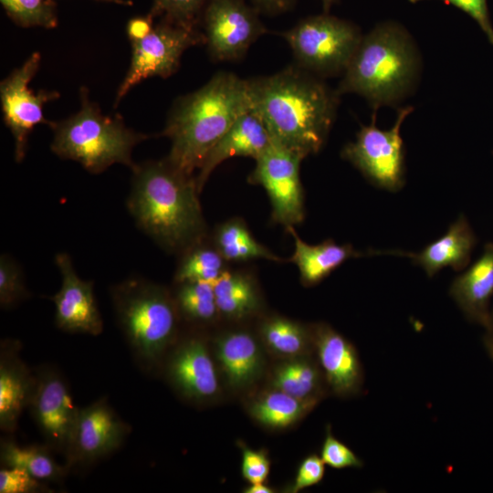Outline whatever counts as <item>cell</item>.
<instances>
[{
  "label": "cell",
  "instance_id": "obj_4",
  "mask_svg": "<svg viewBox=\"0 0 493 493\" xmlns=\"http://www.w3.org/2000/svg\"><path fill=\"white\" fill-rule=\"evenodd\" d=\"M420 71L421 57L410 33L395 21H384L362 36L337 91L363 97L376 112L407 98Z\"/></svg>",
  "mask_w": 493,
  "mask_h": 493
},
{
  "label": "cell",
  "instance_id": "obj_10",
  "mask_svg": "<svg viewBox=\"0 0 493 493\" xmlns=\"http://www.w3.org/2000/svg\"><path fill=\"white\" fill-rule=\"evenodd\" d=\"M260 13L245 0H207L200 24L212 60L236 61L267 32Z\"/></svg>",
  "mask_w": 493,
  "mask_h": 493
},
{
  "label": "cell",
  "instance_id": "obj_42",
  "mask_svg": "<svg viewBox=\"0 0 493 493\" xmlns=\"http://www.w3.org/2000/svg\"><path fill=\"white\" fill-rule=\"evenodd\" d=\"M484 343L490 358L493 360V331L492 330L487 331V334L484 338Z\"/></svg>",
  "mask_w": 493,
  "mask_h": 493
},
{
  "label": "cell",
  "instance_id": "obj_35",
  "mask_svg": "<svg viewBox=\"0 0 493 493\" xmlns=\"http://www.w3.org/2000/svg\"><path fill=\"white\" fill-rule=\"evenodd\" d=\"M320 457L325 465L336 469L360 468L363 466L362 459L348 446L338 440L330 427L321 446Z\"/></svg>",
  "mask_w": 493,
  "mask_h": 493
},
{
  "label": "cell",
  "instance_id": "obj_7",
  "mask_svg": "<svg viewBox=\"0 0 493 493\" xmlns=\"http://www.w3.org/2000/svg\"><path fill=\"white\" fill-rule=\"evenodd\" d=\"M279 35L295 64L321 79L343 74L362 38L358 26L324 12L300 19Z\"/></svg>",
  "mask_w": 493,
  "mask_h": 493
},
{
  "label": "cell",
  "instance_id": "obj_27",
  "mask_svg": "<svg viewBox=\"0 0 493 493\" xmlns=\"http://www.w3.org/2000/svg\"><path fill=\"white\" fill-rule=\"evenodd\" d=\"M318 402L301 400L275 389L254 401L250 414L261 425L281 429L301 419Z\"/></svg>",
  "mask_w": 493,
  "mask_h": 493
},
{
  "label": "cell",
  "instance_id": "obj_36",
  "mask_svg": "<svg viewBox=\"0 0 493 493\" xmlns=\"http://www.w3.org/2000/svg\"><path fill=\"white\" fill-rule=\"evenodd\" d=\"M48 489L45 482L23 468L5 467L0 471V493H37Z\"/></svg>",
  "mask_w": 493,
  "mask_h": 493
},
{
  "label": "cell",
  "instance_id": "obj_44",
  "mask_svg": "<svg viewBox=\"0 0 493 493\" xmlns=\"http://www.w3.org/2000/svg\"><path fill=\"white\" fill-rule=\"evenodd\" d=\"M100 1H106V2L115 3L119 5H131V2L126 1V0H100Z\"/></svg>",
  "mask_w": 493,
  "mask_h": 493
},
{
  "label": "cell",
  "instance_id": "obj_16",
  "mask_svg": "<svg viewBox=\"0 0 493 493\" xmlns=\"http://www.w3.org/2000/svg\"><path fill=\"white\" fill-rule=\"evenodd\" d=\"M166 375L178 393L194 402L207 401L219 390L214 361L199 337L187 338L174 348L166 363Z\"/></svg>",
  "mask_w": 493,
  "mask_h": 493
},
{
  "label": "cell",
  "instance_id": "obj_33",
  "mask_svg": "<svg viewBox=\"0 0 493 493\" xmlns=\"http://www.w3.org/2000/svg\"><path fill=\"white\" fill-rule=\"evenodd\" d=\"M207 0H153L148 14L152 19L197 27Z\"/></svg>",
  "mask_w": 493,
  "mask_h": 493
},
{
  "label": "cell",
  "instance_id": "obj_5",
  "mask_svg": "<svg viewBox=\"0 0 493 493\" xmlns=\"http://www.w3.org/2000/svg\"><path fill=\"white\" fill-rule=\"evenodd\" d=\"M81 107L74 115L51 126L52 152L61 159L79 163L89 173L98 174L114 163L131 170L133 148L148 136L126 127L120 116L102 114L88 90H80Z\"/></svg>",
  "mask_w": 493,
  "mask_h": 493
},
{
  "label": "cell",
  "instance_id": "obj_37",
  "mask_svg": "<svg viewBox=\"0 0 493 493\" xmlns=\"http://www.w3.org/2000/svg\"><path fill=\"white\" fill-rule=\"evenodd\" d=\"M269 469L270 462L265 452L243 446L241 472L249 484L264 483Z\"/></svg>",
  "mask_w": 493,
  "mask_h": 493
},
{
  "label": "cell",
  "instance_id": "obj_41",
  "mask_svg": "<svg viewBox=\"0 0 493 493\" xmlns=\"http://www.w3.org/2000/svg\"><path fill=\"white\" fill-rule=\"evenodd\" d=\"M244 492L246 493H272L274 492V490L270 487L266 486L264 483H254L246 487Z\"/></svg>",
  "mask_w": 493,
  "mask_h": 493
},
{
  "label": "cell",
  "instance_id": "obj_39",
  "mask_svg": "<svg viewBox=\"0 0 493 493\" xmlns=\"http://www.w3.org/2000/svg\"><path fill=\"white\" fill-rule=\"evenodd\" d=\"M324 473L325 463L321 457L317 455H309L300 463L295 480L288 491L296 493L320 483Z\"/></svg>",
  "mask_w": 493,
  "mask_h": 493
},
{
  "label": "cell",
  "instance_id": "obj_28",
  "mask_svg": "<svg viewBox=\"0 0 493 493\" xmlns=\"http://www.w3.org/2000/svg\"><path fill=\"white\" fill-rule=\"evenodd\" d=\"M215 248L229 261L263 258L281 262V258L258 243L244 222L232 219L219 226L215 233Z\"/></svg>",
  "mask_w": 493,
  "mask_h": 493
},
{
  "label": "cell",
  "instance_id": "obj_1",
  "mask_svg": "<svg viewBox=\"0 0 493 493\" xmlns=\"http://www.w3.org/2000/svg\"><path fill=\"white\" fill-rule=\"evenodd\" d=\"M251 110L271 140L306 158L320 152L335 121L341 95L296 64L247 79Z\"/></svg>",
  "mask_w": 493,
  "mask_h": 493
},
{
  "label": "cell",
  "instance_id": "obj_25",
  "mask_svg": "<svg viewBox=\"0 0 493 493\" xmlns=\"http://www.w3.org/2000/svg\"><path fill=\"white\" fill-rule=\"evenodd\" d=\"M49 446H19L12 440H2L0 456L5 467H20L43 482H61L68 467L59 465Z\"/></svg>",
  "mask_w": 493,
  "mask_h": 493
},
{
  "label": "cell",
  "instance_id": "obj_34",
  "mask_svg": "<svg viewBox=\"0 0 493 493\" xmlns=\"http://www.w3.org/2000/svg\"><path fill=\"white\" fill-rule=\"evenodd\" d=\"M29 297L18 263L7 254L0 257V306L11 309Z\"/></svg>",
  "mask_w": 493,
  "mask_h": 493
},
{
  "label": "cell",
  "instance_id": "obj_9",
  "mask_svg": "<svg viewBox=\"0 0 493 493\" xmlns=\"http://www.w3.org/2000/svg\"><path fill=\"white\" fill-rule=\"evenodd\" d=\"M130 40L132 47L131 66L117 91L115 106L142 80L155 76L165 79L173 75L186 49L205 44L204 33L197 27L165 20L153 24L142 37Z\"/></svg>",
  "mask_w": 493,
  "mask_h": 493
},
{
  "label": "cell",
  "instance_id": "obj_30",
  "mask_svg": "<svg viewBox=\"0 0 493 493\" xmlns=\"http://www.w3.org/2000/svg\"><path fill=\"white\" fill-rule=\"evenodd\" d=\"M225 258L216 248L198 242L184 251L175 272L176 283L208 282L214 284L225 272Z\"/></svg>",
  "mask_w": 493,
  "mask_h": 493
},
{
  "label": "cell",
  "instance_id": "obj_43",
  "mask_svg": "<svg viewBox=\"0 0 493 493\" xmlns=\"http://www.w3.org/2000/svg\"><path fill=\"white\" fill-rule=\"evenodd\" d=\"M324 13H329L330 8L339 2V0H320Z\"/></svg>",
  "mask_w": 493,
  "mask_h": 493
},
{
  "label": "cell",
  "instance_id": "obj_45",
  "mask_svg": "<svg viewBox=\"0 0 493 493\" xmlns=\"http://www.w3.org/2000/svg\"><path fill=\"white\" fill-rule=\"evenodd\" d=\"M492 330L493 331V309L490 311V328L487 331Z\"/></svg>",
  "mask_w": 493,
  "mask_h": 493
},
{
  "label": "cell",
  "instance_id": "obj_8",
  "mask_svg": "<svg viewBox=\"0 0 493 493\" xmlns=\"http://www.w3.org/2000/svg\"><path fill=\"white\" fill-rule=\"evenodd\" d=\"M412 106L399 108L394 125L389 130L376 127V112L372 122L362 126L354 142L347 143L341 157L349 161L374 185L397 191L404 183V149L400 133Z\"/></svg>",
  "mask_w": 493,
  "mask_h": 493
},
{
  "label": "cell",
  "instance_id": "obj_32",
  "mask_svg": "<svg viewBox=\"0 0 493 493\" xmlns=\"http://www.w3.org/2000/svg\"><path fill=\"white\" fill-rule=\"evenodd\" d=\"M8 16L24 27L53 28L58 25L56 5L52 0H0Z\"/></svg>",
  "mask_w": 493,
  "mask_h": 493
},
{
  "label": "cell",
  "instance_id": "obj_15",
  "mask_svg": "<svg viewBox=\"0 0 493 493\" xmlns=\"http://www.w3.org/2000/svg\"><path fill=\"white\" fill-rule=\"evenodd\" d=\"M55 263L62 278L59 290L50 298L55 304L57 327L71 333L100 334L103 320L94 296L93 282L79 277L68 254H57Z\"/></svg>",
  "mask_w": 493,
  "mask_h": 493
},
{
  "label": "cell",
  "instance_id": "obj_2",
  "mask_svg": "<svg viewBox=\"0 0 493 493\" xmlns=\"http://www.w3.org/2000/svg\"><path fill=\"white\" fill-rule=\"evenodd\" d=\"M127 207L142 231L172 252L202 241L205 222L195 177L167 158L137 164Z\"/></svg>",
  "mask_w": 493,
  "mask_h": 493
},
{
  "label": "cell",
  "instance_id": "obj_23",
  "mask_svg": "<svg viewBox=\"0 0 493 493\" xmlns=\"http://www.w3.org/2000/svg\"><path fill=\"white\" fill-rule=\"evenodd\" d=\"M287 230L294 238L291 261L298 267L305 286L318 284L346 260L364 256V253L356 251L349 244L338 245L330 239L318 245H309L301 240L293 226Z\"/></svg>",
  "mask_w": 493,
  "mask_h": 493
},
{
  "label": "cell",
  "instance_id": "obj_29",
  "mask_svg": "<svg viewBox=\"0 0 493 493\" xmlns=\"http://www.w3.org/2000/svg\"><path fill=\"white\" fill-rule=\"evenodd\" d=\"M264 343L275 354L284 357L304 355L311 342L312 334L301 324L283 318L273 317L261 326Z\"/></svg>",
  "mask_w": 493,
  "mask_h": 493
},
{
  "label": "cell",
  "instance_id": "obj_18",
  "mask_svg": "<svg viewBox=\"0 0 493 493\" xmlns=\"http://www.w3.org/2000/svg\"><path fill=\"white\" fill-rule=\"evenodd\" d=\"M17 341L5 340L0 351V428L16 430L24 409L29 406L36 387L37 375L19 355Z\"/></svg>",
  "mask_w": 493,
  "mask_h": 493
},
{
  "label": "cell",
  "instance_id": "obj_14",
  "mask_svg": "<svg viewBox=\"0 0 493 493\" xmlns=\"http://www.w3.org/2000/svg\"><path fill=\"white\" fill-rule=\"evenodd\" d=\"M130 427L105 398L79 410L71 443L67 453L68 469L75 465L91 464L118 449Z\"/></svg>",
  "mask_w": 493,
  "mask_h": 493
},
{
  "label": "cell",
  "instance_id": "obj_40",
  "mask_svg": "<svg viewBox=\"0 0 493 493\" xmlns=\"http://www.w3.org/2000/svg\"><path fill=\"white\" fill-rule=\"evenodd\" d=\"M260 14L278 16L291 10L298 0H249Z\"/></svg>",
  "mask_w": 493,
  "mask_h": 493
},
{
  "label": "cell",
  "instance_id": "obj_6",
  "mask_svg": "<svg viewBox=\"0 0 493 493\" xmlns=\"http://www.w3.org/2000/svg\"><path fill=\"white\" fill-rule=\"evenodd\" d=\"M110 295L135 357L142 367L152 368L176 335L179 312L174 299L163 286L137 277L112 286Z\"/></svg>",
  "mask_w": 493,
  "mask_h": 493
},
{
  "label": "cell",
  "instance_id": "obj_31",
  "mask_svg": "<svg viewBox=\"0 0 493 493\" xmlns=\"http://www.w3.org/2000/svg\"><path fill=\"white\" fill-rule=\"evenodd\" d=\"M174 301L179 314L194 322L206 323L219 314L214 284L208 282L177 283Z\"/></svg>",
  "mask_w": 493,
  "mask_h": 493
},
{
  "label": "cell",
  "instance_id": "obj_38",
  "mask_svg": "<svg viewBox=\"0 0 493 493\" xmlns=\"http://www.w3.org/2000/svg\"><path fill=\"white\" fill-rule=\"evenodd\" d=\"M416 4L426 0H408ZM450 4L472 17L487 36L490 44L493 45V26L490 21L487 0H441Z\"/></svg>",
  "mask_w": 493,
  "mask_h": 493
},
{
  "label": "cell",
  "instance_id": "obj_11",
  "mask_svg": "<svg viewBox=\"0 0 493 493\" xmlns=\"http://www.w3.org/2000/svg\"><path fill=\"white\" fill-rule=\"evenodd\" d=\"M303 159L299 153L272 141L256 159V166L249 176L252 184L266 190L274 221L286 228L304 219V194L299 177Z\"/></svg>",
  "mask_w": 493,
  "mask_h": 493
},
{
  "label": "cell",
  "instance_id": "obj_26",
  "mask_svg": "<svg viewBox=\"0 0 493 493\" xmlns=\"http://www.w3.org/2000/svg\"><path fill=\"white\" fill-rule=\"evenodd\" d=\"M219 314L231 319H242L259 307V296L253 279L242 273L226 271L215 283Z\"/></svg>",
  "mask_w": 493,
  "mask_h": 493
},
{
  "label": "cell",
  "instance_id": "obj_21",
  "mask_svg": "<svg viewBox=\"0 0 493 493\" xmlns=\"http://www.w3.org/2000/svg\"><path fill=\"white\" fill-rule=\"evenodd\" d=\"M215 356L227 383L241 390L253 384L264 367V357L255 337L245 330H233L215 341Z\"/></svg>",
  "mask_w": 493,
  "mask_h": 493
},
{
  "label": "cell",
  "instance_id": "obj_12",
  "mask_svg": "<svg viewBox=\"0 0 493 493\" xmlns=\"http://www.w3.org/2000/svg\"><path fill=\"white\" fill-rule=\"evenodd\" d=\"M40 59L38 52L33 53L0 84L4 121L14 137L15 159L17 163L25 158L27 139L34 127L37 124L53 125V121L45 119L43 107L45 103L58 98V93L47 90L35 93L28 88L39 68Z\"/></svg>",
  "mask_w": 493,
  "mask_h": 493
},
{
  "label": "cell",
  "instance_id": "obj_22",
  "mask_svg": "<svg viewBox=\"0 0 493 493\" xmlns=\"http://www.w3.org/2000/svg\"><path fill=\"white\" fill-rule=\"evenodd\" d=\"M475 244V235L466 217L461 215L449 226L444 236L427 245L422 251L418 253L391 251V253L409 257L432 278L446 267L455 270L465 268L469 263Z\"/></svg>",
  "mask_w": 493,
  "mask_h": 493
},
{
  "label": "cell",
  "instance_id": "obj_3",
  "mask_svg": "<svg viewBox=\"0 0 493 493\" xmlns=\"http://www.w3.org/2000/svg\"><path fill=\"white\" fill-rule=\"evenodd\" d=\"M249 110L247 79L218 72L202 88L174 102L163 131L171 141L166 158L194 175L215 143Z\"/></svg>",
  "mask_w": 493,
  "mask_h": 493
},
{
  "label": "cell",
  "instance_id": "obj_20",
  "mask_svg": "<svg viewBox=\"0 0 493 493\" xmlns=\"http://www.w3.org/2000/svg\"><path fill=\"white\" fill-rule=\"evenodd\" d=\"M449 293L467 319L489 330V301L493 297L492 243L487 244L481 257L454 279Z\"/></svg>",
  "mask_w": 493,
  "mask_h": 493
},
{
  "label": "cell",
  "instance_id": "obj_17",
  "mask_svg": "<svg viewBox=\"0 0 493 493\" xmlns=\"http://www.w3.org/2000/svg\"><path fill=\"white\" fill-rule=\"evenodd\" d=\"M312 340L329 390L341 397L360 393L363 371L352 343L326 324L315 327Z\"/></svg>",
  "mask_w": 493,
  "mask_h": 493
},
{
  "label": "cell",
  "instance_id": "obj_19",
  "mask_svg": "<svg viewBox=\"0 0 493 493\" xmlns=\"http://www.w3.org/2000/svg\"><path fill=\"white\" fill-rule=\"evenodd\" d=\"M271 137L258 115L252 110L243 113L207 154L195 176L201 193L212 172L224 161L235 157L255 160L270 145Z\"/></svg>",
  "mask_w": 493,
  "mask_h": 493
},
{
  "label": "cell",
  "instance_id": "obj_24",
  "mask_svg": "<svg viewBox=\"0 0 493 493\" xmlns=\"http://www.w3.org/2000/svg\"><path fill=\"white\" fill-rule=\"evenodd\" d=\"M275 389L301 400H318L329 390L322 371L309 359L294 358L279 364L273 372Z\"/></svg>",
  "mask_w": 493,
  "mask_h": 493
},
{
  "label": "cell",
  "instance_id": "obj_13",
  "mask_svg": "<svg viewBox=\"0 0 493 493\" xmlns=\"http://www.w3.org/2000/svg\"><path fill=\"white\" fill-rule=\"evenodd\" d=\"M36 375L28 408L46 445L66 456L80 409L75 405L68 383L58 372L47 368Z\"/></svg>",
  "mask_w": 493,
  "mask_h": 493
}]
</instances>
